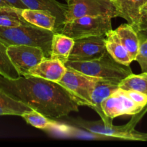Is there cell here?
Returning <instances> with one entry per match:
<instances>
[{"mask_svg":"<svg viewBox=\"0 0 147 147\" xmlns=\"http://www.w3.org/2000/svg\"><path fill=\"white\" fill-rule=\"evenodd\" d=\"M118 84L119 83H115V82L110 81V80L95 78L93 87L91 90L90 108L94 109L100 116L101 119L106 123H109L104 115L101 104L105 98L109 97L111 94H112L114 92L119 89Z\"/></svg>","mask_w":147,"mask_h":147,"instance_id":"11","label":"cell"},{"mask_svg":"<svg viewBox=\"0 0 147 147\" xmlns=\"http://www.w3.org/2000/svg\"><path fill=\"white\" fill-rule=\"evenodd\" d=\"M136 121L133 119L128 124L124 126H114L112 123H106L102 119L93 121L84 120L81 118H68L63 121H61V122L92 133L115 138L118 140L147 141V134L140 133L134 129Z\"/></svg>","mask_w":147,"mask_h":147,"instance_id":"4","label":"cell"},{"mask_svg":"<svg viewBox=\"0 0 147 147\" xmlns=\"http://www.w3.org/2000/svg\"><path fill=\"white\" fill-rule=\"evenodd\" d=\"M107 52L105 36H91L74 40L69 60L89 61L99 58Z\"/></svg>","mask_w":147,"mask_h":147,"instance_id":"10","label":"cell"},{"mask_svg":"<svg viewBox=\"0 0 147 147\" xmlns=\"http://www.w3.org/2000/svg\"><path fill=\"white\" fill-rule=\"evenodd\" d=\"M140 44L135 61L138 62L141 72H147V37L140 34Z\"/></svg>","mask_w":147,"mask_h":147,"instance_id":"24","label":"cell"},{"mask_svg":"<svg viewBox=\"0 0 147 147\" xmlns=\"http://www.w3.org/2000/svg\"><path fill=\"white\" fill-rule=\"evenodd\" d=\"M95 80V78L66 67V73L58 83L70 93L79 106L91 107L90 93Z\"/></svg>","mask_w":147,"mask_h":147,"instance_id":"6","label":"cell"},{"mask_svg":"<svg viewBox=\"0 0 147 147\" xmlns=\"http://www.w3.org/2000/svg\"><path fill=\"white\" fill-rule=\"evenodd\" d=\"M13 7L8 4L5 0H0V8H10Z\"/></svg>","mask_w":147,"mask_h":147,"instance_id":"28","label":"cell"},{"mask_svg":"<svg viewBox=\"0 0 147 147\" xmlns=\"http://www.w3.org/2000/svg\"><path fill=\"white\" fill-rule=\"evenodd\" d=\"M21 9L0 8V27H14L30 24L21 16Z\"/></svg>","mask_w":147,"mask_h":147,"instance_id":"22","label":"cell"},{"mask_svg":"<svg viewBox=\"0 0 147 147\" xmlns=\"http://www.w3.org/2000/svg\"><path fill=\"white\" fill-rule=\"evenodd\" d=\"M0 89L33 110L52 119L79 111V105L59 83L33 76L10 79L0 75Z\"/></svg>","mask_w":147,"mask_h":147,"instance_id":"1","label":"cell"},{"mask_svg":"<svg viewBox=\"0 0 147 147\" xmlns=\"http://www.w3.org/2000/svg\"><path fill=\"white\" fill-rule=\"evenodd\" d=\"M22 18L30 24L40 28L56 32L57 29V21L53 14L49 11L40 9H23L21 10Z\"/></svg>","mask_w":147,"mask_h":147,"instance_id":"16","label":"cell"},{"mask_svg":"<svg viewBox=\"0 0 147 147\" xmlns=\"http://www.w3.org/2000/svg\"><path fill=\"white\" fill-rule=\"evenodd\" d=\"M147 27V2L146 4L144 5L142 11H141V19H140L139 26H138V30H137V32L142 30V29L145 28V27Z\"/></svg>","mask_w":147,"mask_h":147,"instance_id":"26","label":"cell"},{"mask_svg":"<svg viewBox=\"0 0 147 147\" xmlns=\"http://www.w3.org/2000/svg\"><path fill=\"white\" fill-rule=\"evenodd\" d=\"M74 45V40L60 32H54L50 48V59L58 60L63 64L69 57Z\"/></svg>","mask_w":147,"mask_h":147,"instance_id":"17","label":"cell"},{"mask_svg":"<svg viewBox=\"0 0 147 147\" xmlns=\"http://www.w3.org/2000/svg\"><path fill=\"white\" fill-rule=\"evenodd\" d=\"M65 66L86 76L117 83H119L122 79L132 73L130 66L124 65L115 61L108 52L96 60L83 62L68 60L65 63Z\"/></svg>","mask_w":147,"mask_h":147,"instance_id":"3","label":"cell"},{"mask_svg":"<svg viewBox=\"0 0 147 147\" xmlns=\"http://www.w3.org/2000/svg\"><path fill=\"white\" fill-rule=\"evenodd\" d=\"M118 86L122 90L141 92L147 96V72H142L138 75L132 73L122 79Z\"/></svg>","mask_w":147,"mask_h":147,"instance_id":"21","label":"cell"},{"mask_svg":"<svg viewBox=\"0 0 147 147\" xmlns=\"http://www.w3.org/2000/svg\"><path fill=\"white\" fill-rule=\"evenodd\" d=\"M138 34H140V35L144 36V37H147V27H145V28L142 29V30H139V31H138Z\"/></svg>","mask_w":147,"mask_h":147,"instance_id":"29","label":"cell"},{"mask_svg":"<svg viewBox=\"0 0 147 147\" xmlns=\"http://www.w3.org/2000/svg\"><path fill=\"white\" fill-rule=\"evenodd\" d=\"M26 7L31 9H40L49 11L56 17L57 29L55 32L60 30L66 22L67 4H63L56 0H20Z\"/></svg>","mask_w":147,"mask_h":147,"instance_id":"14","label":"cell"},{"mask_svg":"<svg viewBox=\"0 0 147 147\" xmlns=\"http://www.w3.org/2000/svg\"><path fill=\"white\" fill-rule=\"evenodd\" d=\"M112 19L105 15L84 16L66 22L57 32L74 40L91 36H105L112 30Z\"/></svg>","mask_w":147,"mask_h":147,"instance_id":"5","label":"cell"},{"mask_svg":"<svg viewBox=\"0 0 147 147\" xmlns=\"http://www.w3.org/2000/svg\"><path fill=\"white\" fill-rule=\"evenodd\" d=\"M105 47L111 57L120 64L130 66L133 59L121 43L115 30H111L105 36Z\"/></svg>","mask_w":147,"mask_h":147,"instance_id":"15","label":"cell"},{"mask_svg":"<svg viewBox=\"0 0 147 147\" xmlns=\"http://www.w3.org/2000/svg\"><path fill=\"white\" fill-rule=\"evenodd\" d=\"M126 94L139 106L145 108L147 106V96L141 92L134 90H125Z\"/></svg>","mask_w":147,"mask_h":147,"instance_id":"25","label":"cell"},{"mask_svg":"<svg viewBox=\"0 0 147 147\" xmlns=\"http://www.w3.org/2000/svg\"><path fill=\"white\" fill-rule=\"evenodd\" d=\"M110 1H112V2H113V1H115V0H110Z\"/></svg>","mask_w":147,"mask_h":147,"instance_id":"31","label":"cell"},{"mask_svg":"<svg viewBox=\"0 0 147 147\" xmlns=\"http://www.w3.org/2000/svg\"><path fill=\"white\" fill-rule=\"evenodd\" d=\"M54 32L30 24L14 27H0V42L7 47L25 45L42 48L46 58H50Z\"/></svg>","mask_w":147,"mask_h":147,"instance_id":"2","label":"cell"},{"mask_svg":"<svg viewBox=\"0 0 147 147\" xmlns=\"http://www.w3.org/2000/svg\"><path fill=\"white\" fill-rule=\"evenodd\" d=\"M115 31L118 34L121 43L123 45L135 61L140 44L138 32L128 23L120 24L116 30H115Z\"/></svg>","mask_w":147,"mask_h":147,"instance_id":"18","label":"cell"},{"mask_svg":"<svg viewBox=\"0 0 147 147\" xmlns=\"http://www.w3.org/2000/svg\"><path fill=\"white\" fill-rule=\"evenodd\" d=\"M21 117H22L28 124L42 130H51L57 127L59 124L58 120L50 119L35 110L24 112Z\"/></svg>","mask_w":147,"mask_h":147,"instance_id":"20","label":"cell"},{"mask_svg":"<svg viewBox=\"0 0 147 147\" xmlns=\"http://www.w3.org/2000/svg\"><path fill=\"white\" fill-rule=\"evenodd\" d=\"M102 111L109 123L115 118L124 115H136L144 108L137 105L124 90L119 88L105 98L101 104Z\"/></svg>","mask_w":147,"mask_h":147,"instance_id":"9","label":"cell"},{"mask_svg":"<svg viewBox=\"0 0 147 147\" xmlns=\"http://www.w3.org/2000/svg\"><path fill=\"white\" fill-rule=\"evenodd\" d=\"M64 1H66V2H68V1H70V0H64Z\"/></svg>","mask_w":147,"mask_h":147,"instance_id":"30","label":"cell"},{"mask_svg":"<svg viewBox=\"0 0 147 147\" xmlns=\"http://www.w3.org/2000/svg\"><path fill=\"white\" fill-rule=\"evenodd\" d=\"M32 110L33 109L27 105L15 100L0 89V116H21L24 112Z\"/></svg>","mask_w":147,"mask_h":147,"instance_id":"19","label":"cell"},{"mask_svg":"<svg viewBox=\"0 0 147 147\" xmlns=\"http://www.w3.org/2000/svg\"><path fill=\"white\" fill-rule=\"evenodd\" d=\"M7 3H8L10 5H11L12 7H14V8L17 9H27L26 6L20 0H5Z\"/></svg>","mask_w":147,"mask_h":147,"instance_id":"27","label":"cell"},{"mask_svg":"<svg viewBox=\"0 0 147 147\" xmlns=\"http://www.w3.org/2000/svg\"><path fill=\"white\" fill-rule=\"evenodd\" d=\"M66 4V22L84 16L118 17L116 9L110 0H70Z\"/></svg>","mask_w":147,"mask_h":147,"instance_id":"7","label":"cell"},{"mask_svg":"<svg viewBox=\"0 0 147 147\" xmlns=\"http://www.w3.org/2000/svg\"><path fill=\"white\" fill-rule=\"evenodd\" d=\"M7 54L21 76H29L30 69L46 58L42 48L25 45L7 47Z\"/></svg>","mask_w":147,"mask_h":147,"instance_id":"8","label":"cell"},{"mask_svg":"<svg viewBox=\"0 0 147 147\" xmlns=\"http://www.w3.org/2000/svg\"><path fill=\"white\" fill-rule=\"evenodd\" d=\"M0 75L10 79H17L21 76L7 54V47L1 42H0Z\"/></svg>","mask_w":147,"mask_h":147,"instance_id":"23","label":"cell"},{"mask_svg":"<svg viewBox=\"0 0 147 147\" xmlns=\"http://www.w3.org/2000/svg\"><path fill=\"white\" fill-rule=\"evenodd\" d=\"M66 70L65 64L58 60L46 58L41 63L30 69L29 76H36L53 82H58L62 78Z\"/></svg>","mask_w":147,"mask_h":147,"instance_id":"13","label":"cell"},{"mask_svg":"<svg viewBox=\"0 0 147 147\" xmlns=\"http://www.w3.org/2000/svg\"><path fill=\"white\" fill-rule=\"evenodd\" d=\"M146 2L147 0H115L113 4L118 12V17L125 19L137 31L141 11Z\"/></svg>","mask_w":147,"mask_h":147,"instance_id":"12","label":"cell"}]
</instances>
